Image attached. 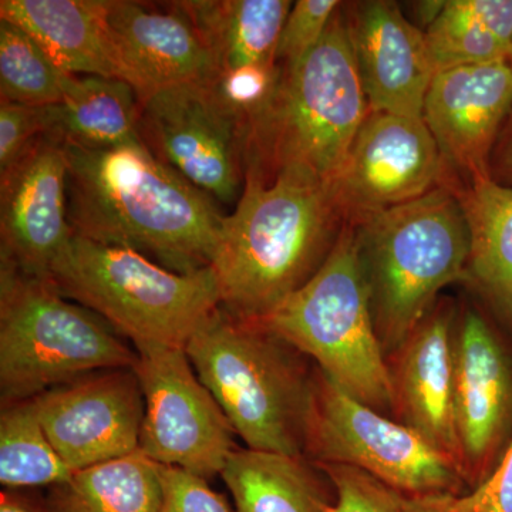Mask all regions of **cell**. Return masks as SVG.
<instances>
[{"mask_svg":"<svg viewBox=\"0 0 512 512\" xmlns=\"http://www.w3.org/2000/svg\"><path fill=\"white\" fill-rule=\"evenodd\" d=\"M64 148L74 235L133 249L178 274L211 268L225 215L143 141L100 151Z\"/></svg>","mask_w":512,"mask_h":512,"instance_id":"6da1fadb","label":"cell"},{"mask_svg":"<svg viewBox=\"0 0 512 512\" xmlns=\"http://www.w3.org/2000/svg\"><path fill=\"white\" fill-rule=\"evenodd\" d=\"M343 225L328 185L315 178L285 171L265 183L245 174L211 266L222 308L241 319L266 318L318 272Z\"/></svg>","mask_w":512,"mask_h":512,"instance_id":"7a4b0ae2","label":"cell"},{"mask_svg":"<svg viewBox=\"0 0 512 512\" xmlns=\"http://www.w3.org/2000/svg\"><path fill=\"white\" fill-rule=\"evenodd\" d=\"M370 111L342 3L318 46L281 67L274 94L247 124L245 174L271 183L295 171L329 187Z\"/></svg>","mask_w":512,"mask_h":512,"instance_id":"3957f363","label":"cell"},{"mask_svg":"<svg viewBox=\"0 0 512 512\" xmlns=\"http://www.w3.org/2000/svg\"><path fill=\"white\" fill-rule=\"evenodd\" d=\"M185 352L249 450L305 458L315 375L306 372L302 353L222 306Z\"/></svg>","mask_w":512,"mask_h":512,"instance_id":"277c9868","label":"cell"},{"mask_svg":"<svg viewBox=\"0 0 512 512\" xmlns=\"http://www.w3.org/2000/svg\"><path fill=\"white\" fill-rule=\"evenodd\" d=\"M454 185L350 224L386 355L429 315L441 289L468 278L470 234Z\"/></svg>","mask_w":512,"mask_h":512,"instance_id":"5b68a950","label":"cell"},{"mask_svg":"<svg viewBox=\"0 0 512 512\" xmlns=\"http://www.w3.org/2000/svg\"><path fill=\"white\" fill-rule=\"evenodd\" d=\"M49 282L106 320L136 350L185 348L221 306L212 268L178 274L133 249L77 235L53 266Z\"/></svg>","mask_w":512,"mask_h":512,"instance_id":"8992f818","label":"cell"},{"mask_svg":"<svg viewBox=\"0 0 512 512\" xmlns=\"http://www.w3.org/2000/svg\"><path fill=\"white\" fill-rule=\"evenodd\" d=\"M254 322L315 360L319 372L353 399L393 414L389 362L377 335L352 225H343L328 258L301 289Z\"/></svg>","mask_w":512,"mask_h":512,"instance_id":"52a82bcc","label":"cell"},{"mask_svg":"<svg viewBox=\"0 0 512 512\" xmlns=\"http://www.w3.org/2000/svg\"><path fill=\"white\" fill-rule=\"evenodd\" d=\"M136 349L52 282L0 266V399H35L97 370L134 367Z\"/></svg>","mask_w":512,"mask_h":512,"instance_id":"ba28073f","label":"cell"},{"mask_svg":"<svg viewBox=\"0 0 512 512\" xmlns=\"http://www.w3.org/2000/svg\"><path fill=\"white\" fill-rule=\"evenodd\" d=\"M305 458L312 464L355 467L409 493L460 497L470 491L456 461L320 372L315 373Z\"/></svg>","mask_w":512,"mask_h":512,"instance_id":"9c48e42d","label":"cell"},{"mask_svg":"<svg viewBox=\"0 0 512 512\" xmlns=\"http://www.w3.org/2000/svg\"><path fill=\"white\" fill-rule=\"evenodd\" d=\"M148 150L212 200L234 204L245 184L247 128L214 82L168 87L141 103Z\"/></svg>","mask_w":512,"mask_h":512,"instance_id":"30bf717a","label":"cell"},{"mask_svg":"<svg viewBox=\"0 0 512 512\" xmlns=\"http://www.w3.org/2000/svg\"><path fill=\"white\" fill-rule=\"evenodd\" d=\"M144 410L138 451L160 466L210 481L237 450L231 423L201 382L185 348L136 350Z\"/></svg>","mask_w":512,"mask_h":512,"instance_id":"8fae6325","label":"cell"},{"mask_svg":"<svg viewBox=\"0 0 512 512\" xmlns=\"http://www.w3.org/2000/svg\"><path fill=\"white\" fill-rule=\"evenodd\" d=\"M454 184L423 117L370 111L329 184L345 224L392 210Z\"/></svg>","mask_w":512,"mask_h":512,"instance_id":"7c38bea8","label":"cell"},{"mask_svg":"<svg viewBox=\"0 0 512 512\" xmlns=\"http://www.w3.org/2000/svg\"><path fill=\"white\" fill-rule=\"evenodd\" d=\"M33 402L50 443L74 473L138 451L146 404L133 367L97 370Z\"/></svg>","mask_w":512,"mask_h":512,"instance_id":"4fadbf2b","label":"cell"},{"mask_svg":"<svg viewBox=\"0 0 512 512\" xmlns=\"http://www.w3.org/2000/svg\"><path fill=\"white\" fill-rule=\"evenodd\" d=\"M454 420L473 490L490 476L512 434V360L487 320L467 311L454 339Z\"/></svg>","mask_w":512,"mask_h":512,"instance_id":"5bb4252c","label":"cell"},{"mask_svg":"<svg viewBox=\"0 0 512 512\" xmlns=\"http://www.w3.org/2000/svg\"><path fill=\"white\" fill-rule=\"evenodd\" d=\"M67 175L66 148L47 133L0 174L2 262L49 281L74 237L67 217Z\"/></svg>","mask_w":512,"mask_h":512,"instance_id":"9a60e30c","label":"cell"},{"mask_svg":"<svg viewBox=\"0 0 512 512\" xmlns=\"http://www.w3.org/2000/svg\"><path fill=\"white\" fill-rule=\"evenodd\" d=\"M511 111L512 66L504 60L434 74L423 120L448 168L470 183L491 177V157Z\"/></svg>","mask_w":512,"mask_h":512,"instance_id":"2e32d148","label":"cell"},{"mask_svg":"<svg viewBox=\"0 0 512 512\" xmlns=\"http://www.w3.org/2000/svg\"><path fill=\"white\" fill-rule=\"evenodd\" d=\"M350 43L370 110L423 117L433 82L426 33L389 0L343 3Z\"/></svg>","mask_w":512,"mask_h":512,"instance_id":"e0dca14e","label":"cell"},{"mask_svg":"<svg viewBox=\"0 0 512 512\" xmlns=\"http://www.w3.org/2000/svg\"><path fill=\"white\" fill-rule=\"evenodd\" d=\"M107 25L121 79L134 87L140 103L168 87L214 82L220 76L207 43L175 2L158 10L147 3L109 0Z\"/></svg>","mask_w":512,"mask_h":512,"instance_id":"ac0fdd59","label":"cell"},{"mask_svg":"<svg viewBox=\"0 0 512 512\" xmlns=\"http://www.w3.org/2000/svg\"><path fill=\"white\" fill-rule=\"evenodd\" d=\"M454 319L450 302L437 303L393 353L389 367L397 420L463 470L454 420Z\"/></svg>","mask_w":512,"mask_h":512,"instance_id":"d6986e66","label":"cell"},{"mask_svg":"<svg viewBox=\"0 0 512 512\" xmlns=\"http://www.w3.org/2000/svg\"><path fill=\"white\" fill-rule=\"evenodd\" d=\"M107 5L109 0H0V19L29 33L64 73L121 79Z\"/></svg>","mask_w":512,"mask_h":512,"instance_id":"ffe728a7","label":"cell"},{"mask_svg":"<svg viewBox=\"0 0 512 512\" xmlns=\"http://www.w3.org/2000/svg\"><path fill=\"white\" fill-rule=\"evenodd\" d=\"M141 103L121 79L67 74L60 103L47 106V134L64 146L111 150L138 143Z\"/></svg>","mask_w":512,"mask_h":512,"instance_id":"44dd1931","label":"cell"},{"mask_svg":"<svg viewBox=\"0 0 512 512\" xmlns=\"http://www.w3.org/2000/svg\"><path fill=\"white\" fill-rule=\"evenodd\" d=\"M211 50L218 70L276 67V49L293 3L289 0L175 2Z\"/></svg>","mask_w":512,"mask_h":512,"instance_id":"7402d4cb","label":"cell"},{"mask_svg":"<svg viewBox=\"0 0 512 512\" xmlns=\"http://www.w3.org/2000/svg\"><path fill=\"white\" fill-rule=\"evenodd\" d=\"M320 474L306 458L237 448L221 478L235 512H326L335 491Z\"/></svg>","mask_w":512,"mask_h":512,"instance_id":"603a6c76","label":"cell"},{"mask_svg":"<svg viewBox=\"0 0 512 512\" xmlns=\"http://www.w3.org/2000/svg\"><path fill=\"white\" fill-rule=\"evenodd\" d=\"M454 187L470 234L467 279L512 320V187L493 177Z\"/></svg>","mask_w":512,"mask_h":512,"instance_id":"cb8c5ba5","label":"cell"},{"mask_svg":"<svg viewBox=\"0 0 512 512\" xmlns=\"http://www.w3.org/2000/svg\"><path fill=\"white\" fill-rule=\"evenodd\" d=\"M161 490L158 464L140 451L76 471L49 488L46 512H158Z\"/></svg>","mask_w":512,"mask_h":512,"instance_id":"d4e9b609","label":"cell"},{"mask_svg":"<svg viewBox=\"0 0 512 512\" xmlns=\"http://www.w3.org/2000/svg\"><path fill=\"white\" fill-rule=\"evenodd\" d=\"M50 443L33 399L2 403L0 412V484L3 490L53 487L72 477Z\"/></svg>","mask_w":512,"mask_h":512,"instance_id":"484cf974","label":"cell"},{"mask_svg":"<svg viewBox=\"0 0 512 512\" xmlns=\"http://www.w3.org/2000/svg\"><path fill=\"white\" fill-rule=\"evenodd\" d=\"M424 33L436 73L474 64L510 62V50L485 23L480 0H446L440 15Z\"/></svg>","mask_w":512,"mask_h":512,"instance_id":"4316f807","label":"cell"},{"mask_svg":"<svg viewBox=\"0 0 512 512\" xmlns=\"http://www.w3.org/2000/svg\"><path fill=\"white\" fill-rule=\"evenodd\" d=\"M66 76L29 33L0 19V100L53 106L62 100Z\"/></svg>","mask_w":512,"mask_h":512,"instance_id":"83f0119b","label":"cell"},{"mask_svg":"<svg viewBox=\"0 0 512 512\" xmlns=\"http://www.w3.org/2000/svg\"><path fill=\"white\" fill-rule=\"evenodd\" d=\"M328 477L335 500L326 512H450L454 495L414 494L383 483L365 471L315 464Z\"/></svg>","mask_w":512,"mask_h":512,"instance_id":"f1b7e54d","label":"cell"},{"mask_svg":"<svg viewBox=\"0 0 512 512\" xmlns=\"http://www.w3.org/2000/svg\"><path fill=\"white\" fill-rule=\"evenodd\" d=\"M342 2L338 0H298L285 20L276 49V63L295 67L318 46Z\"/></svg>","mask_w":512,"mask_h":512,"instance_id":"f546056e","label":"cell"},{"mask_svg":"<svg viewBox=\"0 0 512 512\" xmlns=\"http://www.w3.org/2000/svg\"><path fill=\"white\" fill-rule=\"evenodd\" d=\"M281 67H242V69L222 72L214 80L215 89L229 109L241 117L245 128L259 113L278 86Z\"/></svg>","mask_w":512,"mask_h":512,"instance_id":"4dcf8cb0","label":"cell"},{"mask_svg":"<svg viewBox=\"0 0 512 512\" xmlns=\"http://www.w3.org/2000/svg\"><path fill=\"white\" fill-rule=\"evenodd\" d=\"M47 106L0 100V174L10 170L47 133Z\"/></svg>","mask_w":512,"mask_h":512,"instance_id":"1f68e13d","label":"cell"},{"mask_svg":"<svg viewBox=\"0 0 512 512\" xmlns=\"http://www.w3.org/2000/svg\"><path fill=\"white\" fill-rule=\"evenodd\" d=\"M158 471L163 490L158 512H232L227 497L212 490L205 478L160 464Z\"/></svg>","mask_w":512,"mask_h":512,"instance_id":"d6a6232c","label":"cell"},{"mask_svg":"<svg viewBox=\"0 0 512 512\" xmlns=\"http://www.w3.org/2000/svg\"><path fill=\"white\" fill-rule=\"evenodd\" d=\"M450 512H512V434L490 476L468 493L454 497Z\"/></svg>","mask_w":512,"mask_h":512,"instance_id":"836d02e7","label":"cell"},{"mask_svg":"<svg viewBox=\"0 0 512 512\" xmlns=\"http://www.w3.org/2000/svg\"><path fill=\"white\" fill-rule=\"evenodd\" d=\"M491 177L501 175L504 180L512 181V111L504 127L503 134L498 137L490 163Z\"/></svg>","mask_w":512,"mask_h":512,"instance_id":"e575fe53","label":"cell"},{"mask_svg":"<svg viewBox=\"0 0 512 512\" xmlns=\"http://www.w3.org/2000/svg\"><path fill=\"white\" fill-rule=\"evenodd\" d=\"M0 512H46L43 498L29 490H2Z\"/></svg>","mask_w":512,"mask_h":512,"instance_id":"d590c367","label":"cell"},{"mask_svg":"<svg viewBox=\"0 0 512 512\" xmlns=\"http://www.w3.org/2000/svg\"><path fill=\"white\" fill-rule=\"evenodd\" d=\"M446 2L444 0H434V2H417L414 3V10H416V18L420 20V23H423L426 26V29L429 28L431 23L437 19V16L440 15L441 10H443Z\"/></svg>","mask_w":512,"mask_h":512,"instance_id":"8d00e7d4","label":"cell"},{"mask_svg":"<svg viewBox=\"0 0 512 512\" xmlns=\"http://www.w3.org/2000/svg\"><path fill=\"white\" fill-rule=\"evenodd\" d=\"M510 63H511V66H512V42H511V50H510Z\"/></svg>","mask_w":512,"mask_h":512,"instance_id":"74e56055","label":"cell"}]
</instances>
